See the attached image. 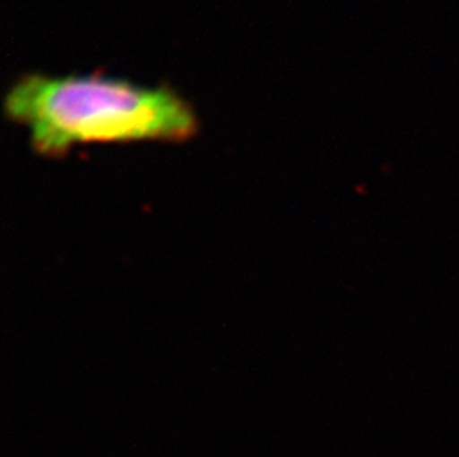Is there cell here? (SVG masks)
I'll use <instances>...</instances> for the list:
<instances>
[{"mask_svg": "<svg viewBox=\"0 0 459 457\" xmlns=\"http://www.w3.org/2000/svg\"><path fill=\"white\" fill-rule=\"evenodd\" d=\"M4 112L48 158L91 142H183L200 128L195 110L173 88L96 73L22 74L4 94Z\"/></svg>", "mask_w": 459, "mask_h": 457, "instance_id": "cell-1", "label": "cell"}]
</instances>
